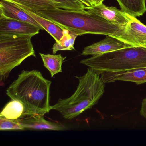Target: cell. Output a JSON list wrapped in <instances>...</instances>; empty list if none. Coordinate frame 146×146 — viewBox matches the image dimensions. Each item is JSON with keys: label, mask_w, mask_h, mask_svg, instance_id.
Listing matches in <instances>:
<instances>
[{"label": "cell", "mask_w": 146, "mask_h": 146, "mask_svg": "<svg viewBox=\"0 0 146 146\" xmlns=\"http://www.w3.org/2000/svg\"><path fill=\"white\" fill-rule=\"evenodd\" d=\"M1 130H24L18 119L12 120L0 117Z\"/></svg>", "instance_id": "cell-20"}, {"label": "cell", "mask_w": 146, "mask_h": 146, "mask_svg": "<svg viewBox=\"0 0 146 146\" xmlns=\"http://www.w3.org/2000/svg\"><path fill=\"white\" fill-rule=\"evenodd\" d=\"M85 10L122 28H125L131 19V16L122 10H119L114 7L107 6L103 3L93 6H85Z\"/></svg>", "instance_id": "cell-8"}, {"label": "cell", "mask_w": 146, "mask_h": 146, "mask_svg": "<svg viewBox=\"0 0 146 146\" xmlns=\"http://www.w3.org/2000/svg\"><path fill=\"white\" fill-rule=\"evenodd\" d=\"M121 10L134 17L143 16L146 12V0H116Z\"/></svg>", "instance_id": "cell-15"}, {"label": "cell", "mask_w": 146, "mask_h": 146, "mask_svg": "<svg viewBox=\"0 0 146 146\" xmlns=\"http://www.w3.org/2000/svg\"><path fill=\"white\" fill-rule=\"evenodd\" d=\"M43 61L44 66L50 72L52 77L62 72V66L66 57H63L61 54H44L40 53Z\"/></svg>", "instance_id": "cell-16"}, {"label": "cell", "mask_w": 146, "mask_h": 146, "mask_svg": "<svg viewBox=\"0 0 146 146\" xmlns=\"http://www.w3.org/2000/svg\"><path fill=\"white\" fill-rule=\"evenodd\" d=\"M39 28L26 22L9 18L0 15V36H23L38 35Z\"/></svg>", "instance_id": "cell-6"}, {"label": "cell", "mask_w": 146, "mask_h": 146, "mask_svg": "<svg viewBox=\"0 0 146 146\" xmlns=\"http://www.w3.org/2000/svg\"><path fill=\"white\" fill-rule=\"evenodd\" d=\"M79 83L74 94L66 99H60L51 106V110L58 111L65 119L76 117L96 104L105 91V84L99 72L89 68L82 76H76Z\"/></svg>", "instance_id": "cell-3"}, {"label": "cell", "mask_w": 146, "mask_h": 146, "mask_svg": "<svg viewBox=\"0 0 146 146\" xmlns=\"http://www.w3.org/2000/svg\"><path fill=\"white\" fill-rule=\"evenodd\" d=\"M78 36L74 32L65 29L64 36L58 42H56L52 48L53 54H55L59 51H72L75 50V40Z\"/></svg>", "instance_id": "cell-17"}, {"label": "cell", "mask_w": 146, "mask_h": 146, "mask_svg": "<svg viewBox=\"0 0 146 146\" xmlns=\"http://www.w3.org/2000/svg\"><path fill=\"white\" fill-rule=\"evenodd\" d=\"M52 82L38 70H23L7 90L12 100L21 102L24 108L23 117L44 115L51 111L50 89Z\"/></svg>", "instance_id": "cell-1"}, {"label": "cell", "mask_w": 146, "mask_h": 146, "mask_svg": "<svg viewBox=\"0 0 146 146\" xmlns=\"http://www.w3.org/2000/svg\"><path fill=\"white\" fill-rule=\"evenodd\" d=\"M100 75L105 83L125 81L141 84L146 82V67L123 71L103 72Z\"/></svg>", "instance_id": "cell-9"}, {"label": "cell", "mask_w": 146, "mask_h": 146, "mask_svg": "<svg viewBox=\"0 0 146 146\" xmlns=\"http://www.w3.org/2000/svg\"><path fill=\"white\" fill-rule=\"evenodd\" d=\"M140 114L146 119V98L143 99L142 102Z\"/></svg>", "instance_id": "cell-21"}, {"label": "cell", "mask_w": 146, "mask_h": 146, "mask_svg": "<svg viewBox=\"0 0 146 146\" xmlns=\"http://www.w3.org/2000/svg\"><path fill=\"white\" fill-rule=\"evenodd\" d=\"M118 39L131 46H144L146 45V26L136 17H131Z\"/></svg>", "instance_id": "cell-7"}, {"label": "cell", "mask_w": 146, "mask_h": 146, "mask_svg": "<svg viewBox=\"0 0 146 146\" xmlns=\"http://www.w3.org/2000/svg\"><path fill=\"white\" fill-rule=\"evenodd\" d=\"M24 108L18 101L12 100L8 102L1 111L0 117L12 120L18 119L23 116Z\"/></svg>", "instance_id": "cell-18"}, {"label": "cell", "mask_w": 146, "mask_h": 146, "mask_svg": "<svg viewBox=\"0 0 146 146\" xmlns=\"http://www.w3.org/2000/svg\"><path fill=\"white\" fill-rule=\"evenodd\" d=\"M83 3L84 5H85L86 6H87V2H86V0H80Z\"/></svg>", "instance_id": "cell-23"}, {"label": "cell", "mask_w": 146, "mask_h": 146, "mask_svg": "<svg viewBox=\"0 0 146 146\" xmlns=\"http://www.w3.org/2000/svg\"><path fill=\"white\" fill-rule=\"evenodd\" d=\"M0 15L9 18L26 22L44 30L31 16L26 13L15 3L8 0H0Z\"/></svg>", "instance_id": "cell-12"}, {"label": "cell", "mask_w": 146, "mask_h": 146, "mask_svg": "<svg viewBox=\"0 0 146 146\" xmlns=\"http://www.w3.org/2000/svg\"><path fill=\"white\" fill-rule=\"evenodd\" d=\"M100 73L146 67V46H129L80 61Z\"/></svg>", "instance_id": "cell-4"}, {"label": "cell", "mask_w": 146, "mask_h": 146, "mask_svg": "<svg viewBox=\"0 0 146 146\" xmlns=\"http://www.w3.org/2000/svg\"><path fill=\"white\" fill-rule=\"evenodd\" d=\"M36 13L78 36L95 34L109 36L118 39L124 29L86 10H66L55 8Z\"/></svg>", "instance_id": "cell-2"}, {"label": "cell", "mask_w": 146, "mask_h": 146, "mask_svg": "<svg viewBox=\"0 0 146 146\" xmlns=\"http://www.w3.org/2000/svg\"><path fill=\"white\" fill-rule=\"evenodd\" d=\"M16 4V3H15ZM19 7L23 9L26 13L31 16L41 27L44 30L48 32L51 36L55 40V41L60 40L64 36V29L60 26L52 21L43 17L35 13L30 11L25 7L19 4H16Z\"/></svg>", "instance_id": "cell-13"}, {"label": "cell", "mask_w": 146, "mask_h": 146, "mask_svg": "<svg viewBox=\"0 0 146 146\" xmlns=\"http://www.w3.org/2000/svg\"><path fill=\"white\" fill-rule=\"evenodd\" d=\"M32 35L0 36V81H5L15 67L30 56H36Z\"/></svg>", "instance_id": "cell-5"}, {"label": "cell", "mask_w": 146, "mask_h": 146, "mask_svg": "<svg viewBox=\"0 0 146 146\" xmlns=\"http://www.w3.org/2000/svg\"><path fill=\"white\" fill-rule=\"evenodd\" d=\"M104 0H86L87 2V6H93L97 5L103 3Z\"/></svg>", "instance_id": "cell-22"}, {"label": "cell", "mask_w": 146, "mask_h": 146, "mask_svg": "<svg viewBox=\"0 0 146 146\" xmlns=\"http://www.w3.org/2000/svg\"><path fill=\"white\" fill-rule=\"evenodd\" d=\"M18 120L24 130L62 131L66 129L64 125L47 121L44 118V115L40 114L22 117Z\"/></svg>", "instance_id": "cell-11"}, {"label": "cell", "mask_w": 146, "mask_h": 146, "mask_svg": "<svg viewBox=\"0 0 146 146\" xmlns=\"http://www.w3.org/2000/svg\"><path fill=\"white\" fill-rule=\"evenodd\" d=\"M146 46V45H145V46Z\"/></svg>", "instance_id": "cell-24"}, {"label": "cell", "mask_w": 146, "mask_h": 146, "mask_svg": "<svg viewBox=\"0 0 146 146\" xmlns=\"http://www.w3.org/2000/svg\"><path fill=\"white\" fill-rule=\"evenodd\" d=\"M130 46L113 36H106V38L100 41L84 48L82 52L84 56H96L122 49Z\"/></svg>", "instance_id": "cell-10"}, {"label": "cell", "mask_w": 146, "mask_h": 146, "mask_svg": "<svg viewBox=\"0 0 146 146\" xmlns=\"http://www.w3.org/2000/svg\"><path fill=\"white\" fill-rule=\"evenodd\" d=\"M25 7L34 13L52 8H61L60 5L52 0H8Z\"/></svg>", "instance_id": "cell-14"}, {"label": "cell", "mask_w": 146, "mask_h": 146, "mask_svg": "<svg viewBox=\"0 0 146 146\" xmlns=\"http://www.w3.org/2000/svg\"><path fill=\"white\" fill-rule=\"evenodd\" d=\"M58 3L61 6V9L66 10H85V5L80 0H52Z\"/></svg>", "instance_id": "cell-19"}]
</instances>
